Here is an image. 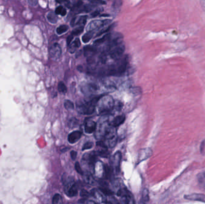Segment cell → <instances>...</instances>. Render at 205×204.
<instances>
[{
	"instance_id": "obj_1",
	"label": "cell",
	"mask_w": 205,
	"mask_h": 204,
	"mask_svg": "<svg viewBox=\"0 0 205 204\" xmlns=\"http://www.w3.org/2000/svg\"><path fill=\"white\" fill-rule=\"evenodd\" d=\"M107 51L113 59L119 60L125 51V45L122 38L117 37L112 40L107 46Z\"/></svg>"
},
{
	"instance_id": "obj_2",
	"label": "cell",
	"mask_w": 205,
	"mask_h": 204,
	"mask_svg": "<svg viewBox=\"0 0 205 204\" xmlns=\"http://www.w3.org/2000/svg\"><path fill=\"white\" fill-rule=\"evenodd\" d=\"M115 105V102L112 97L105 95L100 97L96 107L100 114L106 115L113 111Z\"/></svg>"
},
{
	"instance_id": "obj_3",
	"label": "cell",
	"mask_w": 205,
	"mask_h": 204,
	"mask_svg": "<svg viewBox=\"0 0 205 204\" xmlns=\"http://www.w3.org/2000/svg\"><path fill=\"white\" fill-rule=\"evenodd\" d=\"M100 97H95L89 101L77 102V111L81 114L89 115L92 114L96 110L97 102Z\"/></svg>"
},
{
	"instance_id": "obj_4",
	"label": "cell",
	"mask_w": 205,
	"mask_h": 204,
	"mask_svg": "<svg viewBox=\"0 0 205 204\" xmlns=\"http://www.w3.org/2000/svg\"><path fill=\"white\" fill-rule=\"evenodd\" d=\"M103 140L104 143L107 147H114L117 143V140H118L116 128L113 127L111 125L107 130V132L104 136Z\"/></svg>"
},
{
	"instance_id": "obj_5",
	"label": "cell",
	"mask_w": 205,
	"mask_h": 204,
	"mask_svg": "<svg viewBox=\"0 0 205 204\" xmlns=\"http://www.w3.org/2000/svg\"><path fill=\"white\" fill-rule=\"evenodd\" d=\"M111 126L107 120H101L97 125V128L95 131V137L97 140H101L104 138L107 130Z\"/></svg>"
},
{
	"instance_id": "obj_6",
	"label": "cell",
	"mask_w": 205,
	"mask_h": 204,
	"mask_svg": "<svg viewBox=\"0 0 205 204\" xmlns=\"http://www.w3.org/2000/svg\"><path fill=\"white\" fill-rule=\"evenodd\" d=\"M117 196L121 198L125 204H136L133 196L127 188H121L117 192Z\"/></svg>"
},
{
	"instance_id": "obj_7",
	"label": "cell",
	"mask_w": 205,
	"mask_h": 204,
	"mask_svg": "<svg viewBox=\"0 0 205 204\" xmlns=\"http://www.w3.org/2000/svg\"><path fill=\"white\" fill-rule=\"evenodd\" d=\"M111 20H93L88 24L86 28V30L88 32H94L98 29L102 27L103 26L107 25L108 24L111 23Z\"/></svg>"
},
{
	"instance_id": "obj_8",
	"label": "cell",
	"mask_w": 205,
	"mask_h": 204,
	"mask_svg": "<svg viewBox=\"0 0 205 204\" xmlns=\"http://www.w3.org/2000/svg\"><path fill=\"white\" fill-rule=\"evenodd\" d=\"M62 54V50L60 45L57 43H54L49 48V55L54 61H57L60 58Z\"/></svg>"
},
{
	"instance_id": "obj_9",
	"label": "cell",
	"mask_w": 205,
	"mask_h": 204,
	"mask_svg": "<svg viewBox=\"0 0 205 204\" xmlns=\"http://www.w3.org/2000/svg\"><path fill=\"white\" fill-rule=\"evenodd\" d=\"M97 162V154L96 153V152H92L91 153H86L83 156L82 162L86 163L88 166H89L90 169L92 170L93 172L95 164Z\"/></svg>"
},
{
	"instance_id": "obj_10",
	"label": "cell",
	"mask_w": 205,
	"mask_h": 204,
	"mask_svg": "<svg viewBox=\"0 0 205 204\" xmlns=\"http://www.w3.org/2000/svg\"><path fill=\"white\" fill-rule=\"evenodd\" d=\"M121 158H122L121 152L118 151L115 153L111 159L112 167V168L115 170L116 172H119V171Z\"/></svg>"
},
{
	"instance_id": "obj_11",
	"label": "cell",
	"mask_w": 205,
	"mask_h": 204,
	"mask_svg": "<svg viewBox=\"0 0 205 204\" xmlns=\"http://www.w3.org/2000/svg\"><path fill=\"white\" fill-rule=\"evenodd\" d=\"M152 155V151L150 148H145L139 150L138 156H137V162H141L147 159Z\"/></svg>"
},
{
	"instance_id": "obj_12",
	"label": "cell",
	"mask_w": 205,
	"mask_h": 204,
	"mask_svg": "<svg viewBox=\"0 0 205 204\" xmlns=\"http://www.w3.org/2000/svg\"><path fill=\"white\" fill-rule=\"evenodd\" d=\"M93 173L98 178H101L105 175V166L100 161H97L94 166Z\"/></svg>"
},
{
	"instance_id": "obj_13",
	"label": "cell",
	"mask_w": 205,
	"mask_h": 204,
	"mask_svg": "<svg viewBox=\"0 0 205 204\" xmlns=\"http://www.w3.org/2000/svg\"><path fill=\"white\" fill-rule=\"evenodd\" d=\"M91 195L99 203H106L107 202L106 196L99 189H94L91 192Z\"/></svg>"
},
{
	"instance_id": "obj_14",
	"label": "cell",
	"mask_w": 205,
	"mask_h": 204,
	"mask_svg": "<svg viewBox=\"0 0 205 204\" xmlns=\"http://www.w3.org/2000/svg\"><path fill=\"white\" fill-rule=\"evenodd\" d=\"M88 16H76L75 18H73L71 22L70 25L72 27L75 26H83L85 25L86 22V19H87Z\"/></svg>"
},
{
	"instance_id": "obj_15",
	"label": "cell",
	"mask_w": 205,
	"mask_h": 204,
	"mask_svg": "<svg viewBox=\"0 0 205 204\" xmlns=\"http://www.w3.org/2000/svg\"><path fill=\"white\" fill-rule=\"evenodd\" d=\"M97 128V123L92 120H87L85 123V132L86 134H92L95 132Z\"/></svg>"
},
{
	"instance_id": "obj_16",
	"label": "cell",
	"mask_w": 205,
	"mask_h": 204,
	"mask_svg": "<svg viewBox=\"0 0 205 204\" xmlns=\"http://www.w3.org/2000/svg\"><path fill=\"white\" fill-rule=\"evenodd\" d=\"M184 198L187 200L205 202V195L200 193H192L185 195Z\"/></svg>"
},
{
	"instance_id": "obj_17",
	"label": "cell",
	"mask_w": 205,
	"mask_h": 204,
	"mask_svg": "<svg viewBox=\"0 0 205 204\" xmlns=\"http://www.w3.org/2000/svg\"><path fill=\"white\" fill-rule=\"evenodd\" d=\"M82 133L79 130L73 131L68 136V141L71 144L76 143L81 138Z\"/></svg>"
},
{
	"instance_id": "obj_18",
	"label": "cell",
	"mask_w": 205,
	"mask_h": 204,
	"mask_svg": "<svg viewBox=\"0 0 205 204\" xmlns=\"http://www.w3.org/2000/svg\"><path fill=\"white\" fill-rule=\"evenodd\" d=\"M97 89V86L94 84H86L82 86V91L85 94L92 93L96 91Z\"/></svg>"
},
{
	"instance_id": "obj_19",
	"label": "cell",
	"mask_w": 205,
	"mask_h": 204,
	"mask_svg": "<svg viewBox=\"0 0 205 204\" xmlns=\"http://www.w3.org/2000/svg\"><path fill=\"white\" fill-rule=\"evenodd\" d=\"M125 120H126V116L124 115H119L116 116V117H115L113 119L111 125L113 127L116 128L121 125L122 124L125 122Z\"/></svg>"
},
{
	"instance_id": "obj_20",
	"label": "cell",
	"mask_w": 205,
	"mask_h": 204,
	"mask_svg": "<svg viewBox=\"0 0 205 204\" xmlns=\"http://www.w3.org/2000/svg\"><path fill=\"white\" fill-rule=\"evenodd\" d=\"M84 55L87 58L93 57L97 53V50L91 46H86L83 49Z\"/></svg>"
},
{
	"instance_id": "obj_21",
	"label": "cell",
	"mask_w": 205,
	"mask_h": 204,
	"mask_svg": "<svg viewBox=\"0 0 205 204\" xmlns=\"http://www.w3.org/2000/svg\"><path fill=\"white\" fill-rule=\"evenodd\" d=\"M80 46V41L79 39L77 38L69 46V52L70 53H74L77 49Z\"/></svg>"
},
{
	"instance_id": "obj_22",
	"label": "cell",
	"mask_w": 205,
	"mask_h": 204,
	"mask_svg": "<svg viewBox=\"0 0 205 204\" xmlns=\"http://www.w3.org/2000/svg\"><path fill=\"white\" fill-rule=\"evenodd\" d=\"M82 176L86 183L90 185H94L95 183H96V180H95L93 176L90 172H86L85 173L83 172Z\"/></svg>"
},
{
	"instance_id": "obj_23",
	"label": "cell",
	"mask_w": 205,
	"mask_h": 204,
	"mask_svg": "<svg viewBox=\"0 0 205 204\" xmlns=\"http://www.w3.org/2000/svg\"><path fill=\"white\" fill-rule=\"evenodd\" d=\"M79 190V185L77 183H75L67 192V195L70 197H73L77 195Z\"/></svg>"
},
{
	"instance_id": "obj_24",
	"label": "cell",
	"mask_w": 205,
	"mask_h": 204,
	"mask_svg": "<svg viewBox=\"0 0 205 204\" xmlns=\"http://www.w3.org/2000/svg\"><path fill=\"white\" fill-rule=\"evenodd\" d=\"M47 19L49 22L52 24H55L58 21V17L55 12L50 11L48 13L47 15Z\"/></svg>"
},
{
	"instance_id": "obj_25",
	"label": "cell",
	"mask_w": 205,
	"mask_h": 204,
	"mask_svg": "<svg viewBox=\"0 0 205 204\" xmlns=\"http://www.w3.org/2000/svg\"><path fill=\"white\" fill-rule=\"evenodd\" d=\"M111 34H107L105 35H104L103 37L102 38L98 39L97 40H96L94 41V45L97 46V45H100L101 44L105 42H106V41H107L109 39H110V37H111Z\"/></svg>"
},
{
	"instance_id": "obj_26",
	"label": "cell",
	"mask_w": 205,
	"mask_h": 204,
	"mask_svg": "<svg viewBox=\"0 0 205 204\" xmlns=\"http://www.w3.org/2000/svg\"><path fill=\"white\" fill-rule=\"evenodd\" d=\"M198 182L201 187L205 188V171L200 172L197 176Z\"/></svg>"
},
{
	"instance_id": "obj_27",
	"label": "cell",
	"mask_w": 205,
	"mask_h": 204,
	"mask_svg": "<svg viewBox=\"0 0 205 204\" xmlns=\"http://www.w3.org/2000/svg\"><path fill=\"white\" fill-rule=\"evenodd\" d=\"M99 190L103 193L106 196H111L113 195V192H112L110 189H109L107 187L105 186H101L98 188Z\"/></svg>"
},
{
	"instance_id": "obj_28",
	"label": "cell",
	"mask_w": 205,
	"mask_h": 204,
	"mask_svg": "<svg viewBox=\"0 0 205 204\" xmlns=\"http://www.w3.org/2000/svg\"><path fill=\"white\" fill-rule=\"evenodd\" d=\"M69 30V26L66 25H62L60 26H58L56 28V33L58 35H61L65 32H67Z\"/></svg>"
},
{
	"instance_id": "obj_29",
	"label": "cell",
	"mask_w": 205,
	"mask_h": 204,
	"mask_svg": "<svg viewBox=\"0 0 205 204\" xmlns=\"http://www.w3.org/2000/svg\"><path fill=\"white\" fill-rule=\"evenodd\" d=\"M83 30H84V26H77V28L74 29V30H73L71 32V35H73V37H74V36L79 35L80 34H81L83 32Z\"/></svg>"
},
{
	"instance_id": "obj_30",
	"label": "cell",
	"mask_w": 205,
	"mask_h": 204,
	"mask_svg": "<svg viewBox=\"0 0 205 204\" xmlns=\"http://www.w3.org/2000/svg\"><path fill=\"white\" fill-rule=\"evenodd\" d=\"M93 32H87L82 37V41L84 43H88L93 37Z\"/></svg>"
},
{
	"instance_id": "obj_31",
	"label": "cell",
	"mask_w": 205,
	"mask_h": 204,
	"mask_svg": "<svg viewBox=\"0 0 205 204\" xmlns=\"http://www.w3.org/2000/svg\"><path fill=\"white\" fill-rule=\"evenodd\" d=\"M55 13L56 15L57 14H60V15H61L62 16H64L67 13V11L62 6L60 5V6H58L56 9Z\"/></svg>"
},
{
	"instance_id": "obj_32",
	"label": "cell",
	"mask_w": 205,
	"mask_h": 204,
	"mask_svg": "<svg viewBox=\"0 0 205 204\" xmlns=\"http://www.w3.org/2000/svg\"><path fill=\"white\" fill-rule=\"evenodd\" d=\"M142 200L145 202H147L149 200V191L147 188H144L142 192Z\"/></svg>"
},
{
	"instance_id": "obj_33",
	"label": "cell",
	"mask_w": 205,
	"mask_h": 204,
	"mask_svg": "<svg viewBox=\"0 0 205 204\" xmlns=\"http://www.w3.org/2000/svg\"><path fill=\"white\" fill-rule=\"evenodd\" d=\"M64 107L68 110H71L74 109V104L70 100H65L64 103Z\"/></svg>"
},
{
	"instance_id": "obj_34",
	"label": "cell",
	"mask_w": 205,
	"mask_h": 204,
	"mask_svg": "<svg viewBox=\"0 0 205 204\" xmlns=\"http://www.w3.org/2000/svg\"><path fill=\"white\" fill-rule=\"evenodd\" d=\"M112 170L111 167H109L107 165H105V175L106 178L109 179L112 177Z\"/></svg>"
},
{
	"instance_id": "obj_35",
	"label": "cell",
	"mask_w": 205,
	"mask_h": 204,
	"mask_svg": "<svg viewBox=\"0 0 205 204\" xmlns=\"http://www.w3.org/2000/svg\"><path fill=\"white\" fill-rule=\"evenodd\" d=\"M62 200L60 195L55 194L52 199V204H62Z\"/></svg>"
},
{
	"instance_id": "obj_36",
	"label": "cell",
	"mask_w": 205,
	"mask_h": 204,
	"mask_svg": "<svg viewBox=\"0 0 205 204\" xmlns=\"http://www.w3.org/2000/svg\"><path fill=\"white\" fill-rule=\"evenodd\" d=\"M58 91L62 93H66L67 91L66 86L65 85V84L62 82H60L59 83V84H58Z\"/></svg>"
},
{
	"instance_id": "obj_37",
	"label": "cell",
	"mask_w": 205,
	"mask_h": 204,
	"mask_svg": "<svg viewBox=\"0 0 205 204\" xmlns=\"http://www.w3.org/2000/svg\"><path fill=\"white\" fill-rule=\"evenodd\" d=\"M94 145V144L91 141H88L86 142V143H85V144L83 145V148H82V150H90L92 148Z\"/></svg>"
},
{
	"instance_id": "obj_38",
	"label": "cell",
	"mask_w": 205,
	"mask_h": 204,
	"mask_svg": "<svg viewBox=\"0 0 205 204\" xmlns=\"http://www.w3.org/2000/svg\"><path fill=\"white\" fill-rule=\"evenodd\" d=\"M77 123H78V121L77 120V119L73 118L70 120V121L69 122V126L71 128H75L77 126Z\"/></svg>"
},
{
	"instance_id": "obj_39",
	"label": "cell",
	"mask_w": 205,
	"mask_h": 204,
	"mask_svg": "<svg viewBox=\"0 0 205 204\" xmlns=\"http://www.w3.org/2000/svg\"><path fill=\"white\" fill-rule=\"evenodd\" d=\"M99 59L101 63H105L107 61V55L106 52H102V53L99 56Z\"/></svg>"
},
{
	"instance_id": "obj_40",
	"label": "cell",
	"mask_w": 205,
	"mask_h": 204,
	"mask_svg": "<svg viewBox=\"0 0 205 204\" xmlns=\"http://www.w3.org/2000/svg\"><path fill=\"white\" fill-rule=\"evenodd\" d=\"M109 198L108 199H107L106 203L107 204H119L118 201H117L115 198H113L111 196H108Z\"/></svg>"
},
{
	"instance_id": "obj_41",
	"label": "cell",
	"mask_w": 205,
	"mask_h": 204,
	"mask_svg": "<svg viewBox=\"0 0 205 204\" xmlns=\"http://www.w3.org/2000/svg\"><path fill=\"white\" fill-rule=\"evenodd\" d=\"M102 11H103V9L102 8H99L97 10H96L95 11H94L91 14V16L92 18H95L98 16L99 14L101 13V12Z\"/></svg>"
},
{
	"instance_id": "obj_42",
	"label": "cell",
	"mask_w": 205,
	"mask_h": 204,
	"mask_svg": "<svg viewBox=\"0 0 205 204\" xmlns=\"http://www.w3.org/2000/svg\"><path fill=\"white\" fill-rule=\"evenodd\" d=\"M75 170H76V171H77L79 174H81V175H83V170H82V168H81V166H80V164L79 163V162H76V163H75Z\"/></svg>"
},
{
	"instance_id": "obj_43",
	"label": "cell",
	"mask_w": 205,
	"mask_h": 204,
	"mask_svg": "<svg viewBox=\"0 0 205 204\" xmlns=\"http://www.w3.org/2000/svg\"><path fill=\"white\" fill-rule=\"evenodd\" d=\"M111 81H109V80H106V81H105V85L106 86V87H107V88L108 89H111L113 90V89H115V85L113 84V83H111Z\"/></svg>"
},
{
	"instance_id": "obj_44",
	"label": "cell",
	"mask_w": 205,
	"mask_h": 204,
	"mask_svg": "<svg viewBox=\"0 0 205 204\" xmlns=\"http://www.w3.org/2000/svg\"><path fill=\"white\" fill-rule=\"evenodd\" d=\"M80 196H81V197L83 198V199L88 198L90 196V193H88V192L85 190V189H82L81 192H80Z\"/></svg>"
},
{
	"instance_id": "obj_45",
	"label": "cell",
	"mask_w": 205,
	"mask_h": 204,
	"mask_svg": "<svg viewBox=\"0 0 205 204\" xmlns=\"http://www.w3.org/2000/svg\"><path fill=\"white\" fill-rule=\"evenodd\" d=\"M122 5V2L121 1H115L113 3L112 7H113V9H118Z\"/></svg>"
},
{
	"instance_id": "obj_46",
	"label": "cell",
	"mask_w": 205,
	"mask_h": 204,
	"mask_svg": "<svg viewBox=\"0 0 205 204\" xmlns=\"http://www.w3.org/2000/svg\"><path fill=\"white\" fill-rule=\"evenodd\" d=\"M77 153L76 151L72 150L70 153V156H71V158L73 160V161H75L76 157H77Z\"/></svg>"
},
{
	"instance_id": "obj_47",
	"label": "cell",
	"mask_w": 205,
	"mask_h": 204,
	"mask_svg": "<svg viewBox=\"0 0 205 204\" xmlns=\"http://www.w3.org/2000/svg\"><path fill=\"white\" fill-rule=\"evenodd\" d=\"M73 38H74V37H73V36L71 35H70L69 36L67 39V45H68V46H69V45H70L71 42V41L73 40Z\"/></svg>"
},
{
	"instance_id": "obj_48",
	"label": "cell",
	"mask_w": 205,
	"mask_h": 204,
	"mask_svg": "<svg viewBox=\"0 0 205 204\" xmlns=\"http://www.w3.org/2000/svg\"><path fill=\"white\" fill-rule=\"evenodd\" d=\"M29 3L32 6H35L37 4V1H29Z\"/></svg>"
},
{
	"instance_id": "obj_49",
	"label": "cell",
	"mask_w": 205,
	"mask_h": 204,
	"mask_svg": "<svg viewBox=\"0 0 205 204\" xmlns=\"http://www.w3.org/2000/svg\"><path fill=\"white\" fill-rule=\"evenodd\" d=\"M204 145H205V142H204V141H203L202 142V143L201 144V145H200V151H201L202 152L203 151V150H204Z\"/></svg>"
},
{
	"instance_id": "obj_50",
	"label": "cell",
	"mask_w": 205,
	"mask_h": 204,
	"mask_svg": "<svg viewBox=\"0 0 205 204\" xmlns=\"http://www.w3.org/2000/svg\"><path fill=\"white\" fill-rule=\"evenodd\" d=\"M87 204H96V203H95L94 202H93V201H89L88 202V203H87Z\"/></svg>"
},
{
	"instance_id": "obj_51",
	"label": "cell",
	"mask_w": 205,
	"mask_h": 204,
	"mask_svg": "<svg viewBox=\"0 0 205 204\" xmlns=\"http://www.w3.org/2000/svg\"><path fill=\"white\" fill-rule=\"evenodd\" d=\"M139 204H146L145 202L144 201H143L142 200V201H139Z\"/></svg>"
}]
</instances>
